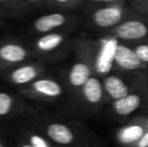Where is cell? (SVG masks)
I'll return each instance as SVG.
<instances>
[{
    "instance_id": "15",
    "label": "cell",
    "mask_w": 148,
    "mask_h": 147,
    "mask_svg": "<svg viewBox=\"0 0 148 147\" xmlns=\"http://www.w3.org/2000/svg\"><path fill=\"white\" fill-rule=\"evenodd\" d=\"M14 131L18 133L31 147H53L55 144L51 141L45 133L28 118L21 122H18L12 126Z\"/></svg>"
},
{
    "instance_id": "25",
    "label": "cell",
    "mask_w": 148,
    "mask_h": 147,
    "mask_svg": "<svg viewBox=\"0 0 148 147\" xmlns=\"http://www.w3.org/2000/svg\"><path fill=\"white\" fill-rule=\"evenodd\" d=\"M130 147H148V130L141 136V138Z\"/></svg>"
},
{
    "instance_id": "16",
    "label": "cell",
    "mask_w": 148,
    "mask_h": 147,
    "mask_svg": "<svg viewBox=\"0 0 148 147\" xmlns=\"http://www.w3.org/2000/svg\"><path fill=\"white\" fill-rule=\"evenodd\" d=\"M33 16H35L33 11L21 0H0V21L3 23L7 19L26 21Z\"/></svg>"
},
{
    "instance_id": "17",
    "label": "cell",
    "mask_w": 148,
    "mask_h": 147,
    "mask_svg": "<svg viewBox=\"0 0 148 147\" xmlns=\"http://www.w3.org/2000/svg\"><path fill=\"white\" fill-rule=\"evenodd\" d=\"M147 131L140 117L134 118L123 124L115 134V139L121 147H130L135 144Z\"/></svg>"
},
{
    "instance_id": "22",
    "label": "cell",
    "mask_w": 148,
    "mask_h": 147,
    "mask_svg": "<svg viewBox=\"0 0 148 147\" xmlns=\"http://www.w3.org/2000/svg\"><path fill=\"white\" fill-rule=\"evenodd\" d=\"M127 3L137 13L148 16V0H127Z\"/></svg>"
},
{
    "instance_id": "7",
    "label": "cell",
    "mask_w": 148,
    "mask_h": 147,
    "mask_svg": "<svg viewBox=\"0 0 148 147\" xmlns=\"http://www.w3.org/2000/svg\"><path fill=\"white\" fill-rule=\"evenodd\" d=\"M81 10L82 25L102 34L137 13L127 2L102 6H84Z\"/></svg>"
},
{
    "instance_id": "9",
    "label": "cell",
    "mask_w": 148,
    "mask_h": 147,
    "mask_svg": "<svg viewBox=\"0 0 148 147\" xmlns=\"http://www.w3.org/2000/svg\"><path fill=\"white\" fill-rule=\"evenodd\" d=\"M35 59L30 39L18 34L0 36V78L13 68Z\"/></svg>"
},
{
    "instance_id": "27",
    "label": "cell",
    "mask_w": 148,
    "mask_h": 147,
    "mask_svg": "<svg viewBox=\"0 0 148 147\" xmlns=\"http://www.w3.org/2000/svg\"><path fill=\"white\" fill-rule=\"evenodd\" d=\"M5 27H6V24L0 21V28H5Z\"/></svg>"
},
{
    "instance_id": "19",
    "label": "cell",
    "mask_w": 148,
    "mask_h": 147,
    "mask_svg": "<svg viewBox=\"0 0 148 147\" xmlns=\"http://www.w3.org/2000/svg\"><path fill=\"white\" fill-rule=\"evenodd\" d=\"M21 1L32 10L35 15L49 10H53L49 0H21Z\"/></svg>"
},
{
    "instance_id": "14",
    "label": "cell",
    "mask_w": 148,
    "mask_h": 147,
    "mask_svg": "<svg viewBox=\"0 0 148 147\" xmlns=\"http://www.w3.org/2000/svg\"><path fill=\"white\" fill-rule=\"evenodd\" d=\"M112 70L123 72L148 71L145 65L137 55L135 51L125 42H117L112 59Z\"/></svg>"
},
{
    "instance_id": "20",
    "label": "cell",
    "mask_w": 148,
    "mask_h": 147,
    "mask_svg": "<svg viewBox=\"0 0 148 147\" xmlns=\"http://www.w3.org/2000/svg\"><path fill=\"white\" fill-rule=\"evenodd\" d=\"M13 135L12 126L0 123V147H11Z\"/></svg>"
},
{
    "instance_id": "13",
    "label": "cell",
    "mask_w": 148,
    "mask_h": 147,
    "mask_svg": "<svg viewBox=\"0 0 148 147\" xmlns=\"http://www.w3.org/2000/svg\"><path fill=\"white\" fill-rule=\"evenodd\" d=\"M103 34L126 43L148 41V16L136 13Z\"/></svg>"
},
{
    "instance_id": "26",
    "label": "cell",
    "mask_w": 148,
    "mask_h": 147,
    "mask_svg": "<svg viewBox=\"0 0 148 147\" xmlns=\"http://www.w3.org/2000/svg\"><path fill=\"white\" fill-rule=\"evenodd\" d=\"M141 120H142V122H143V124L145 125V127L147 128V130H148V115H145V116H141Z\"/></svg>"
},
{
    "instance_id": "1",
    "label": "cell",
    "mask_w": 148,
    "mask_h": 147,
    "mask_svg": "<svg viewBox=\"0 0 148 147\" xmlns=\"http://www.w3.org/2000/svg\"><path fill=\"white\" fill-rule=\"evenodd\" d=\"M31 120L55 145L68 147H102V140L90 127L77 118L41 111Z\"/></svg>"
},
{
    "instance_id": "28",
    "label": "cell",
    "mask_w": 148,
    "mask_h": 147,
    "mask_svg": "<svg viewBox=\"0 0 148 147\" xmlns=\"http://www.w3.org/2000/svg\"><path fill=\"white\" fill-rule=\"evenodd\" d=\"M53 147H68V146H60V145H55Z\"/></svg>"
},
{
    "instance_id": "5",
    "label": "cell",
    "mask_w": 148,
    "mask_h": 147,
    "mask_svg": "<svg viewBox=\"0 0 148 147\" xmlns=\"http://www.w3.org/2000/svg\"><path fill=\"white\" fill-rule=\"evenodd\" d=\"M101 75L96 74L88 80L79 93L71 99L60 112H51L62 117L78 118L97 115L107 103Z\"/></svg>"
},
{
    "instance_id": "21",
    "label": "cell",
    "mask_w": 148,
    "mask_h": 147,
    "mask_svg": "<svg viewBox=\"0 0 148 147\" xmlns=\"http://www.w3.org/2000/svg\"><path fill=\"white\" fill-rule=\"evenodd\" d=\"M126 43V42H125ZM135 51L139 59L148 66V41H139V42L128 43Z\"/></svg>"
},
{
    "instance_id": "12",
    "label": "cell",
    "mask_w": 148,
    "mask_h": 147,
    "mask_svg": "<svg viewBox=\"0 0 148 147\" xmlns=\"http://www.w3.org/2000/svg\"><path fill=\"white\" fill-rule=\"evenodd\" d=\"M53 66L33 59L13 68L0 78V81L10 88L17 90L25 87L49 72Z\"/></svg>"
},
{
    "instance_id": "24",
    "label": "cell",
    "mask_w": 148,
    "mask_h": 147,
    "mask_svg": "<svg viewBox=\"0 0 148 147\" xmlns=\"http://www.w3.org/2000/svg\"><path fill=\"white\" fill-rule=\"evenodd\" d=\"M13 132H14V135H13V141H12L11 147H31L19 134L14 131V129H13Z\"/></svg>"
},
{
    "instance_id": "8",
    "label": "cell",
    "mask_w": 148,
    "mask_h": 147,
    "mask_svg": "<svg viewBox=\"0 0 148 147\" xmlns=\"http://www.w3.org/2000/svg\"><path fill=\"white\" fill-rule=\"evenodd\" d=\"M108 102H114L128 95L148 88V71H113L101 75Z\"/></svg>"
},
{
    "instance_id": "6",
    "label": "cell",
    "mask_w": 148,
    "mask_h": 147,
    "mask_svg": "<svg viewBox=\"0 0 148 147\" xmlns=\"http://www.w3.org/2000/svg\"><path fill=\"white\" fill-rule=\"evenodd\" d=\"M77 32H53L29 38L35 59L53 66L71 57L79 36Z\"/></svg>"
},
{
    "instance_id": "18",
    "label": "cell",
    "mask_w": 148,
    "mask_h": 147,
    "mask_svg": "<svg viewBox=\"0 0 148 147\" xmlns=\"http://www.w3.org/2000/svg\"><path fill=\"white\" fill-rule=\"evenodd\" d=\"M51 8L62 11L77 12L85 5L84 0H49Z\"/></svg>"
},
{
    "instance_id": "3",
    "label": "cell",
    "mask_w": 148,
    "mask_h": 147,
    "mask_svg": "<svg viewBox=\"0 0 148 147\" xmlns=\"http://www.w3.org/2000/svg\"><path fill=\"white\" fill-rule=\"evenodd\" d=\"M16 91L43 111L49 107H62V109L69 101V92L60 70L51 69L29 85Z\"/></svg>"
},
{
    "instance_id": "11",
    "label": "cell",
    "mask_w": 148,
    "mask_h": 147,
    "mask_svg": "<svg viewBox=\"0 0 148 147\" xmlns=\"http://www.w3.org/2000/svg\"><path fill=\"white\" fill-rule=\"evenodd\" d=\"M110 116L119 122H126L148 115V88L110 103Z\"/></svg>"
},
{
    "instance_id": "23",
    "label": "cell",
    "mask_w": 148,
    "mask_h": 147,
    "mask_svg": "<svg viewBox=\"0 0 148 147\" xmlns=\"http://www.w3.org/2000/svg\"><path fill=\"white\" fill-rule=\"evenodd\" d=\"M84 6H102L116 3H126L127 0H84Z\"/></svg>"
},
{
    "instance_id": "2",
    "label": "cell",
    "mask_w": 148,
    "mask_h": 147,
    "mask_svg": "<svg viewBox=\"0 0 148 147\" xmlns=\"http://www.w3.org/2000/svg\"><path fill=\"white\" fill-rule=\"evenodd\" d=\"M71 57L72 62L69 67L60 70L69 92V101L78 94L91 77L99 74L97 70L99 44L93 39L79 36Z\"/></svg>"
},
{
    "instance_id": "4",
    "label": "cell",
    "mask_w": 148,
    "mask_h": 147,
    "mask_svg": "<svg viewBox=\"0 0 148 147\" xmlns=\"http://www.w3.org/2000/svg\"><path fill=\"white\" fill-rule=\"evenodd\" d=\"M19 23L16 34L32 38L53 32L78 31L82 26V19L77 12L53 9Z\"/></svg>"
},
{
    "instance_id": "10",
    "label": "cell",
    "mask_w": 148,
    "mask_h": 147,
    "mask_svg": "<svg viewBox=\"0 0 148 147\" xmlns=\"http://www.w3.org/2000/svg\"><path fill=\"white\" fill-rule=\"evenodd\" d=\"M41 111L43 110L26 100L16 90L0 86V123L13 126L34 117Z\"/></svg>"
}]
</instances>
